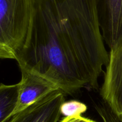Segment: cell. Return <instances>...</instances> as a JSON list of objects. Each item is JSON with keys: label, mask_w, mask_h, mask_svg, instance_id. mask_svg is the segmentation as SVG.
<instances>
[{"label": "cell", "mask_w": 122, "mask_h": 122, "mask_svg": "<svg viewBox=\"0 0 122 122\" xmlns=\"http://www.w3.org/2000/svg\"><path fill=\"white\" fill-rule=\"evenodd\" d=\"M97 0H34L26 41L17 58L66 95L97 89L108 52Z\"/></svg>", "instance_id": "1"}, {"label": "cell", "mask_w": 122, "mask_h": 122, "mask_svg": "<svg viewBox=\"0 0 122 122\" xmlns=\"http://www.w3.org/2000/svg\"><path fill=\"white\" fill-rule=\"evenodd\" d=\"M34 0H0V59L16 60L27 36Z\"/></svg>", "instance_id": "2"}, {"label": "cell", "mask_w": 122, "mask_h": 122, "mask_svg": "<svg viewBox=\"0 0 122 122\" xmlns=\"http://www.w3.org/2000/svg\"><path fill=\"white\" fill-rule=\"evenodd\" d=\"M100 95L122 122V35L108 53Z\"/></svg>", "instance_id": "3"}, {"label": "cell", "mask_w": 122, "mask_h": 122, "mask_svg": "<svg viewBox=\"0 0 122 122\" xmlns=\"http://www.w3.org/2000/svg\"><path fill=\"white\" fill-rule=\"evenodd\" d=\"M66 94L58 89L13 116L7 122H59Z\"/></svg>", "instance_id": "4"}, {"label": "cell", "mask_w": 122, "mask_h": 122, "mask_svg": "<svg viewBox=\"0 0 122 122\" xmlns=\"http://www.w3.org/2000/svg\"><path fill=\"white\" fill-rule=\"evenodd\" d=\"M21 81L19 82V97L13 116L25 109L37 101L60 89L50 80L24 67H19Z\"/></svg>", "instance_id": "5"}, {"label": "cell", "mask_w": 122, "mask_h": 122, "mask_svg": "<svg viewBox=\"0 0 122 122\" xmlns=\"http://www.w3.org/2000/svg\"><path fill=\"white\" fill-rule=\"evenodd\" d=\"M97 10L102 37L110 49L122 35V0H97Z\"/></svg>", "instance_id": "6"}, {"label": "cell", "mask_w": 122, "mask_h": 122, "mask_svg": "<svg viewBox=\"0 0 122 122\" xmlns=\"http://www.w3.org/2000/svg\"><path fill=\"white\" fill-rule=\"evenodd\" d=\"M19 83H0V122H7L13 116L19 97Z\"/></svg>", "instance_id": "7"}, {"label": "cell", "mask_w": 122, "mask_h": 122, "mask_svg": "<svg viewBox=\"0 0 122 122\" xmlns=\"http://www.w3.org/2000/svg\"><path fill=\"white\" fill-rule=\"evenodd\" d=\"M88 107L85 104L76 100L64 102L61 107V113L64 117L82 116L86 112Z\"/></svg>", "instance_id": "8"}, {"label": "cell", "mask_w": 122, "mask_h": 122, "mask_svg": "<svg viewBox=\"0 0 122 122\" xmlns=\"http://www.w3.org/2000/svg\"><path fill=\"white\" fill-rule=\"evenodd\" d=\"M95 107L103 122H120L109 106L104 101L95 105Z\"/></svg>", "instance_id": "9"}, {"label": "cell", "mask_w": 122, "mask_h": 122, "mask_svg": "<svg viewBox=\"0 0 122 122\" xmlns=\"http://www.w3.org/2000/svg\"><path fill=\"white\" fill-rule=\"evenodd\" d=\"M59 122H98L92 119L85 117L82 116H76L71 117H64Z\"/></svg>", "instance_id": "10"}]
</instances>
